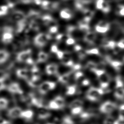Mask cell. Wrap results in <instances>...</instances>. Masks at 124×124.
<instances>
[{"mask_svg":"<svg viewBox=\"0 0 124 124\" xmlns=\"http://www.w3.org/2000/svg\"><path fill=\"white\" fill-rule=\"evenodd\" d=\"M50 50L53 53H56L59 50L58 49V47L57 46V45H53L51 46V48H50Z\"/></svg>","mask_w":124,"mask_h":124,"instance_id":"41","label":"cell"},{"mask_svg":"<svg viewBox=\"0 0 124 124\" xmlns=\"http://www.w3.org/2000/svg\"><path fill=\"white\" fill-rule=\"evenodd\" d=\"M1 118V116H0V119Z\"/></svg>","mask_w":124,"mask_h":124,"instance_id":"49","label":"cell"},{"mask_svg":"<svg viewBox=\"0 0 124 124\" xmlns=\"http://www.w3.org/2000/svg\"><path fill=\"white\" fill-rule=\"evenodd\" d=\"M119 122L117 121H115L114 119L111 117H107L104 122V124H119Z\"/></svg>","mask_w":124,"mask_h":124,"instance_id":"30","label":"cell"},{"mask_svg":"<svg viewBox=\"0 0 124 124\" xmlns=\"http://www.w3.org/2000/svg\"><path fill=\"white\" fill-rule=\"evenodd\" d=\"M14 38V35L13 29L9 26L5 27L1 34V42L5 45H8L12 43Z\"/></svg>","mask_w":124,"mask_h":124,"instance_id":"4","label":"cell"},{"mask_svg":"<svg viewBox=\"0 0 124 124\" xmlns=\"http://www.w3.org/2000/svg\"><path fill=\"white\" fill-rule=\"evenodd\" d=\"M71 113L73 115H77L80 114L82 111V107H76L71 108Z\"/></svg>","mask_w":124,"mask_h":124,"instance_id":"33","label":"cell"},{"mask_svg":"<svg viewBox=\"0 0 124 124\" xmlns=\"http://www.w3.org/2000/svg\"><path fill=\"white\" fill-rule=\"evenodd\" d=\"M73 13L71 10L68 8H64L62 10L60 13V17L64 19H69L72 18Z\"/></svg>","mask_w":124,"mask_h":124,"instance_id":"14","label":"cell"},{"mask_svg":"<svg viewBox=\"0 0 124 124\" xmlns=\"http://www.w3.org/2000/svg\"></svg>","mask_w":124,"mask_h":124,"instance_id":"52","label":"cell"},{"mask_svg":"<svg viewBox=\"0 0 124 124\" xmlns=\"http://www.w3.org/2000/svg\"><path fill=\"white\" fill-rule=\"evenodd\" d=\"M97 64V63L93 61H89L86 63L85 67L90 72H93L96 69Z\"/></svg>","mask_w":124,"mask_h":124,"instance_id":"22","label":"cell"},{"mask_svg":"<svg viewBox=\"0 0 124 124\" xmlns=\"http://www.w3.org/2000/svg\"></svg>","mask_w":124,"mask_h":124,"instance_id":"51","label":"cell"},{"mask_svg":"<svg viewBox=\"0 0 124 124\" xmlns=\"http://www.w3.org/2000/svg\"><path fill=\"white\" fill-rule=\"evenodd\" d=\"M77 92V86L75 85H72L68 86L66 89L65 93L67 95H73Z\"/></svg>","mask_w":124,"mask_h":124,"instance_id":"24","label":"cell"},{"mask_svg":"<svg viewBox=\"0 0 124 124\" xmlns=\"http://www.w3.org/2000/svg\"><path fill=\"white\" fill-rule=\"evenodd\" d=\"M72 72H69L67 73H65L62 75L58 76L57 79L59 82L62 84H66L67 83L70 78V75Z\"/></svg>","mask_w":124,"mask_h":124,"instance_id":"13","label":"cell"},{"mask_svg":"<svg viewBox=\"0 0 124 124\" xmlns=\"http://www.w3.org/2000/svg\"><path fill=\"white\" fill-rule=\"evenodd\" d=\"M9 104L8 100L4 97H0V109H3L7 108Z\"/></svg>","mask_w":124,"mask_h":124,"instance_id":"26","label":"cell"},{"mask_svg":"<svg viewBox=\"0 0 124 124\" xmlns=\"http://www.w3.org/2000/svg\"><path fill=\"white\" fill-rule=\"evenodd\" d=\"M76 43V40L74 39V38L72 37H68L65 40V44L68 46H72L75 45Z\"/></svg>","mask_w":124,"mask_h":124,"instance_id":"36","label":"cell"},{"mask_svg":"<svg viewBox=\"0 0 124 124\" xmlns=\"http://www.w3.org/2000/svg\"><path fill=\"white\" fill-rule=\"evenodd\" d=\"M48 108L52 109H58L60 108L59 106L53 100L49 102L48 104Z\"/></svg>","mask_w":124,"mask_h":124,"instance_id":"32","label":"cell"},{"mask_svg":"<svg viewBox=\"0 0 124 124\" xmlns=\"http://www.w3.org/2000/svg\"><path fill=\"white\" fill-rule=\"evenodd\" d=\"M119 119L121 121H124V110H120Z\"/></svg>","mask_w":124,"mask_h":124,"instance_id":"43","label":"cell"},{"mask_svg":"<svg viewBox=\"0 0 124 124\" xmlns=\"http://www.w3.org/2000/svg\"><path fill=\"white\" fill-rule=\"evenodd\" d=\"M1 124H11L9 121H6V120H4Z\"/></svg>","mask_w":124,"mask_h":124,"instance_id":"46","label":"cell"},{"mask_svg":"<svg viewBox=\"0 0 124 124\" xmlns=\"http://www.w3.org/2000/svg\"><path fill=\"white\" fill-rule=\"evenodd\" d=\"M97 38V35L94 32L88 31L84 36V41L89 45H93Z\"/></svg>","mask_w":124,"mask_h":124,"instance_id":"9","label":"cell"},{"mask_svg":"<svg viewBox=\"0 0 124 124\" xmlns=\"http://www.w3.org/2000/svg\"><path fill=\"white\" fill-rule=\"evenodd\" d=\"M56 84L53 81L46 80L41 82L38 85V90L40 93L45 94L56 87Z\"/></svg>","mask_w":124,"mask_h":124,"instance_id":"5","label":"cell"},{"mask_svg":"<svg viewBox=\"0 0 124 124\" xmlns=\"http://www.w3.org/2000/svg\"><path fill=\"white\" fill-rule=\"evenodd\" d=\"M51 39L49 34L44 32H40L37 34L33 38L34 45L38 48H42L46 46L48 40Z\"/></svg>","mask_w":124,"mask_h":124,"instance_id":"2","label":"cell"},{"mask_svg":"<svg viewBox=\"0 0 124 124\" xmlns=\"http://www.w3.org/2000/svg\"></svg>","mask_w":124,"mask_h":124,"instance_id":"50","label":"cell"},{"mask_svg":"<svg viewBox=\"0 0 124 124\" xmlns=\"http://www.w3.org/2000/svg\"><path fill=\"white\" fill-rule=\"evenodd\" d=\"M6 87L8 91L13 94L20 95L23 93V91L20 84L16 82H12L10 83Z\"/></svg>","mask_w":124,"mask_h":124,"instance_id":"6","label":"cell"},{"mask_svg":"<svg viewBox=\"0 0 124 124\" xmlns=\"http://www.w3.org/2000/svg\"><path fill=\"white\" fill-rule=\"evenodd\" d=\"M83 104V102L80 99H75L70 103L69 105V108H73L76 107H82Z\"/></svg>","mask_w":124,"mask_h":124,"instance_id":"19","label":"cell"},{"mask_svg":"<svg viewBox=\"0 0 124 124\" xmlns=\"http://www.w3.org/2000/svg\"><path fill=\"white\" fill-rule=\"evenodd\" d=\"M23 3H29L31 2L32 0H21Z\"/></svg>","mask_w":124,"mask_h":124,"instance_id":"45","label":"cell"},{"mask_svg":"<svg viewBox=\"0 0 124 124\" xmlns=\"http://www.w3.org/2000/svg\"><path fill=\"white\" fill-rule=\"evenodd\" d=\"M82 12L84 15V17H85L90 20H91L94 15V12L93 10L89 9L84 10L83 11H82Z\"/></svg>","mask_w":124,"mask_h":124,"instance_id":"23","label":"cell"},{"mask_svg":"<svg viewBox=\"0 0 124 124\" xmlns=\"http://www.w3.org/2000/svg\"><path fill=\"white\" fill-rule=\"evenodd\" d=\"M58 28L56 25L52 26L50 27L49 29V31L50 33H55L58 31Z\"/></svg>","mask_w":124,"mask_h":124,"instance_id":"38","label":"cell"},{"mask_svg":"<svg viewBox=\"0 0 124 124\" xmlns=\"http://www.w3.org/2000/svg\"><path fill=\"white\" fill-rule=\"evenodd\" d=\"M120 110H124V104L120 106Z\"/></svg>","mask_w":124,"mask_h":124,"instance_id":"48","label":"cell"},{"mask_svg":"<svg viewBox=\"0 0 124 124\" xmlns=\"http://www.w3.org/2000/svg\"><path fill=\"white\" fill-rule=\"evenodd\" d=\"M104 0H97L96 2V8L98 10H101Z\"/></svg>","mask_w":124,"mask_h":124,"instance_id":"37","label":"cell"},{"mask_svg":"<svg viewBox=\"0 0 124 124\" xmlns=\"http://www.w3.org/2000/svg\"><path fill=\"white\" fill-rule=\"evenodd\" d=\"M8 11V7L6 5L0 6V16L5 15Z\"/></svg>","mask_w":124,"mask_h":124,"instance_id":"31","label":"cell"},{"mask_svg":"<svg viewBox=\"0 0 124 124\" xmlns=\"http://www.w3.org/2000/svg\"><path fill=\"white\" fill-rule=\"evenodd\" d=\"M57 58L59 59V60H62L63 58V55H64V52H63L62 50H59L58 51V52L56 53Z\"/></svg>","mask_w":124,"mask_h":124,"instance_id":"39","label":"cell"},{"mask_svg":"<svg viewBox=\"0 0 124 124\" xmlns=\"http://www.w3.org/2000/svg\"><path fill=\"white\" fill-rule=\"evenodd\" d=\"M110 9V7L109 4V3L107 1L104 0L103 5H102V11L105 13H108Z\"/></svg>","mask_w":124,"mask_h":124,"instance_id":"28","label":"cell"},{"mask_svg":"<svg viewBox=\"0 0 124 124\" xmlns=\"http://www.w3.org/2000/svg\"><path fill=\"white\" fill-rule=\"evenodd\" d=\"M98 26H100V27H105V28H110V25L106 21H105V20H100L97 24Z\"/></svg>","mask_w":124,"mask_h":124,"instance_id":"34","label":"cell"},{"mask_svg":"<svg viewBox=\"0 0 124 124\" xmlns=\"http://www.w3.org/2000/svg\"><path fill=\"white\" fill-rule=\"evenodd\" d=\"M97 78L100 83H109L111 80L110 76L106 71L97 77Z\"/></svg>","mask_w":124,"mask_h":124,"instance_id":"15","label":"cell"},{"mask_svg":"<svg viewBox=\"0 0 124 124\" xmlns=\"http://www.w3.org/2000/svg\"><path fill=\"white\" fill-rule=\"evenodd\" d=\"M48 54L43 51H39L37 54V62L38 63H43L46 62L48 59Z\"/></svg>","mask_w":124,"mask_h":124,"instance_id":"16","label":"cell"},{"mask_svg":"<svg viewBox=\"0 0 124 124\" xmlns=\"http://www.w3.org/2000/svg\"><path fill=\"white\" fill-rule=\"evenodd\" d=\"M116 108V105L110 101L104 102L100 108V110L104 113H109Z\"/></svg>","mask_w":124,"mask_h":124,"instance_id":"7","label":"cell"},{"mask_svg":"<svg viewBox=\"0 0 124 124\" xmlns=\"http://www.w3.org/2000/svg\"><path fill=\"white\" fill-rule=\"evenodd\" d=\"M105 93L104 90L101 88L91 87L87 91L86 94L87 98L91 101H96Z\"/></svg>","mask_w":124,"mask_h":124,"instance_id":"3","label":"cell"},{"mask_svg":"<svg viewBox=\"0 0 124 124\" xmlns=\"http://www.w3.org/2000/svg\"><path fill=\"white\" fill-rule=\"evenodd\" d=\"M32 51L31 49H26L19 52L16 56V60L19 63L32 64L33 61L32 59Z\"/></svg>","mask_w":124,"mask_h":124,"instance_id":"1","label":"cell"},{"mask_svg":"<svg viewBox=\"0 0 124 124\" xmlns=\"http://www.w3.org/2000/svg\"><path fill=\"white\" fill-rule=\"evenodd\" d=\"M33 115V112L31 110H26L22 111L20 117L25 119H31Z\"/></svg>","mask_w":124,"mask_h":124,"instance_id":"21","label":"cell"},{"mask_svg":"<svg viewBox=\"0 0 124 124\" xmlns=\"http://www.w3.org/2000/svg\"><path fill=\"white\" fill-rule=\"evenodd\" d=\"M109 28H105V27H101L97 25H96L95 26V31L99 33H106L109 30Z\"/></svg>","mask_w":124,"mask_h":124,"instance_id":"27","label":"cell"},{"mask_svg":"<svg viewBox=\"0 0 124 124\" xmlns=\"http://www.w3.org/2000/svg\"><path fill=\"white\" fill-rule=\"evenodd\" d=\"M86 50L87 54L100 55L99 50V49L97 48H93L87 49Z\"/></svg>","mask_w":124,"mask_h":124,"instance_id":"29","label":"cell"},{"mask_svg":"<svg viewBox=\"0 0 124 124\" xmlns=\"http://www.w3.org/2000/svg\"><path fill=\"white\" fill-rule=\"evenodd\" d=\"M119 15H120L121 16H124V5L122 6V9L119 13Z\"/></svg>","mask_w":124,"mask_h":124,"instance_id":"44","label":"cell"},{"mask_svg":"<svg viewBox=\"0 0 124 124\" xmlns=\"http://www.w3.org/2000/svg\"><path fill=\"white\" fill-rule=\"evenodd\" d=\"M117 45L118 47H119L121 49H124V38L119 41L117 43Z\"/></svg>","mask_w":124,"mask_h":124,"instance_id":"40","label":"cell"},{"mask_svg":"<svg viewBox=\"0 0 124 124\" xmlns=\"http://www.w3.org/2000/svg\"><path fill=\"white\" fill-rule=\"evenodd\" d=\"M6 88L5 84V78L3 77H0V92Z\"/></svg>","mask_w":124,"mask_h":124,"instance_id":"35","label":"cell"},{"mask_svg":"<svg viewBox=\"0 0 124 124\" xmlns=\"http://www.w3.org/2000/svg\"><path fill=\"white\" fill-rule=\"evenodd\" d=\"M16 76L22 79H28L29 77V71L26 68H20L16 72Z\"/></svg>","mask_w":124,"mask_h":124,"instance_id":"12","label":"cell"},{"mask_svg":"<svg viewBox=\"0 0 124 124\" xmlns=\"http://www.w3.org/2000/svg\"><path fill=\"white\" fill-rule=\"evenodd\" d=\"M108 62L110 63L111 66L117 71L121 70L123 65V64L121 62L117 60H112L111 59H109Z\"/></svg>","mask_w":124,"mask_h":124,"instance_id":"17","label":"cell"},{"mask_svg":"<svg viewBox=\"0 0 124 124\" xmlns=\"http://www.w3.org/2000/svg\"><path fill=\"white\" fill-rule=\"evenodd\" d=\"M10 53L6 49H0V65L6 62L10 58Z\"/></svg>","mask_w":124,"mask_h":124,"instance_id":"10","label":"cell"},{"mask_svg":"<svg viewBox=\"0 0 124 124\" xmlns=\"http://www.w3.org/2000/svg\"><path fill=\"white\" fill-rule=\"evenodd\" d=\"M35 2L37 4H40L42 3L41 0H34Z\"/></svg>","mask_w":124,"mask_h":124,"instance_id":"47","label":"cell"},{"mask_svg":"<svg viewBox=\"0 0 124 124\" xmlns=\"http://www.w3.org/2000/svg\"><path fill=\"white\" fill-rule=\"evenodd\" d=\"M22 110L19 107H14L10 109L8 111V115L11 118H16L21 116Z\"/></svg>","mask_w":124,"mask_h":124,"instance_id":"11","label":"cell"},{"mask_svg":"<svg viewBox=\"0 0 124 124\" xmlns=\"http://www.w3.org/2000/svg\"><path fill=\"white\" fill-rule=\"evenodd\" d=\"M45 72L48 76H58L59 67L55 63H50L45 66Z\"/></svg>","mask_w":124,"mask_h":124,"instance_id":"8","label":"cell"},{"mask_svg":"<svg viewBox=\"0 0 124 124\" xmlns=\"http://www.w3.org/2000/svg\"><path fill=\"white\" fill-rule=\"evenodd\" d=\"M81 84L83 86H88L89 85H90V81L88 79L84 78L83 80V81H82V82L81 83Z\"/></svg>","mask_w":124,"mask_h":124,"instance_id":"42","label":"cell"},{"mask_svg":"<svg viewBox=\"0 0 124 124\" xmlns=\"http://www.w3.org/2000/svg\"><path fill=\"white\" fill-rule=\"evenodd\" d=\"M53 100L57 103V104L59 106L60 108H62L64 107L65 105V101L64 98L61 96H56Z\"/></svg>","mask_w":124,"mask_h":124,"instance_id":"25","label":"cell"},{"mask_svg":"<svg viewBox=\"0 0 124 124\" xmlns=\"http://www.w3.org/2000/svg\"><path fill=\"white\" fill-rule=\"evenodd\" d=\"M41 109L38 111V116L39 118L44 119L47 118L50 116V113L46 109L43 108V107H41Z\"/></svg>","mask_w":124,"mask_h":124,"instance_id":"18","label":"cell"},{"mask_svg":"<svg viewBox=\"0 0 124 124\" xmlns=\"http://www.w3.org/2000/svg\"><path fill=\"white\" fill-rule=\"evenodd\" d=\"M114 96L119 99H124V87L116 88L114 92Z\"/></svg>","mask_w":124,"mask_h":124,"instance_id":"20","label":"cell"}]
</instances>
